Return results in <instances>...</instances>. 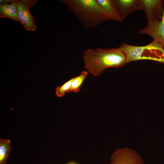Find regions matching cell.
<instances>
[{"label":"cell","instance_id":"30bf717a","mask_svg":"<svg viewBox=\"0 0 164 164\" xmlns=\"http://www.w3.org/2000/svg\"><path fill=\"white\" fill-rule=\"evenodd\" d=\"M101 7L111 16L112 20L120 22L112 0H96Z\"/></svg>","mask_w":164,"mask_h":164},{"label":"cell","instance_id":"8fae6325","mask_svg":"<svg viewBox=\"0 0 164 164\" xmlns=\"http://www.w3.org/2000/svg\"><path fill=\"white\" fill-rule=\"evenodd\" d=\"M11 149V141L9 139H0V164H5Z\"/></svg>","mask_w":164,"mask_h":164},{"label":"cell","instance_id":"8992f818","mask_svg":"<svg viewBox=\"0 0 164 164\" xmlns=\"http://www.w3.org/2000/svg\"><path fill=\"white\" fill-rule=\"evenodd\" d=\"M142 34L150 36L155 41L160 44L164 50V0L162 19L159 20L147 22L145 27L139 31Z\"/></svg>","mask_w":164,"mask_h":164},{"label":"cell","instance_id":"277c9868","mask_svg":"<svg viewBox=\"0 0 164 164\" xmlns=\"http://www.w3.org/2000/svg\"><path fill=\"white\" fill-rule=\"evenodd\" d=\"M37 2L35 0L14 1L17 9L19 22L26 30L34 31L37 29L35 19L30 10Z\"/></svg>","mask_w":164,"mask_h":164},{"label":"cell","instance_id":"52a82bcc","mask_svg":"<svg viewBox=\"0 0 164 164\" xmlns=\"http://www.w3.org/2000/svg\"><path fill=\"white\" fill-rule=\"evenodd\" d=\"M118 13L120 22L123 21L132 12L143 10L142 0H112Z\"/></svg>","mask_w":164,"mask_h":164},{"label":"cell","instance_id":"9c48e42d","mask_svg":"<svg viewBox=\"0 0 164 164\" xmlns=\"http://www.w3.org/2000/svg\"><path fill=\"white\" fill-rule=\"evenodd\" d=\"M14 0H11L10 4H0V18H7L17 22H19L17 8L14 2Z\"/></svg>","mask_w":164,"mask_h":164},{"label":"cell","instance_id":"4fadbf2b","mask_svg":"<svg viewBox=\"0 0 164 164\" xmlns=\"http://www.w3.org/2000/svg\"><path fill=\"white\" fill-rule=\"evenodd\" d=\"M74 78H71L61 86L56 87V97H62L65 95L66 92H68Z\"/></svg>","mask_w":164,"mask_h":164},{"label":"cell","instance_id":"5b68a950","mask_svg":"<svg viewBox=\"0 0 164 164\" xmlns=\"http://www.w3.org/2000/svg\"><path fill=\"white\" fill-rule=\"evenodd\" d=\"M109 164H144V162L135 151L125 148L118 149L113 153Z\"/></svg>","mask_w":164,"mask_h":164},{"label":"cell","instance_id":"7c38bea8","mask_svg":"<svg viewBox=\"0 0 164 164\" xmlns=\"http://www.w3.org/2000/svg\"><path fill=\"white\" fill-rule=\"evenodd\" d=\"M87 74V72L84 70L83 71L80 75L75 77L68 92H73L77 93L78 92L80 89L82 84L86 78Z\"/></svg>","mask_w":164,"mask_h":164},{"label":"cell","instance_id":"7a4b0ae2","mask_svg":"<svg viewBox=\"0 0 164 164\" xmlns=\"http://www.w3.org/2000/svg\"><path fill=\"white\" fill-rule=\"evenodd\" d=\"M86 28L96 26L112 18L96 0H60Z\"/></svg>","mask_w":164,"mask_h":164},{"label":"cell","instance_id":"ba28073f","mask_svg":"<svg viewBox=\"0 0 164 164\" xmlns=\"http://www.w3.org/2000/svg\"><path fill=\"white\" fill-rule=\"evenodd\" d=\"M147 22L161 20L162 17L164 1L142 0Z\"/></svg>","mask_w":164,"mask_h":164},{"label":"cell","instance_id":"6da1fadb","mask_svg":"<svg viewBox=\"0 0 164 164\" xmlns=\"http://www.w3.org/2000/svg\"><path fill=\"white\" fill-rule=\"evenodd\" d=\"M83 59L87 72L94 76H99L108 68L123 66L125 64L126 56L119 47L89 49L84 52Z\"/></svg>","mask_w":164,"mask_h":164},{"label":"cell","instance_id":"3957f363","mask_svg":"<svg viewBox=\"0 0 164 164\" xmlns=\"http://www.w3.org/2000/svg\"><path fill=\"white\" fill-rule=\"evenodd\" d=\"M125 54V64L131 62L147 60L164 63V50L156 42L143 46H136L123 43L119 47Z\"/></svg>","mask_w":164,"mask_h":164}]
</instances>
